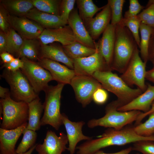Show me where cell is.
<instances>
[{
  "label": "cell",
  "mask_w": 154,
  "mask_h": 154,
  "mask_svg": "<svg viewBox=\"0 0 154 154\" xmlns=\"http://www.w3.org/2000/svg\"><path fill=\"white\" fill-rule=\"evenodd\" d=\"M139 31L141 39L139 48L140 56L143 61L147 63L148 60V50L151 37L154 33V29L142 23L140 24Z\"/></svg>",
  "instance_id": "cell-28"
},
{
  "label": "cell",
  "mask_w": 154,
  "mask_h": 154,
  "mask_svg": "<svg viewBox=\"0 0 154 154\" xmlns=\"http://www.w3.org/2000/svg\"><path fill=\"white\" fill-rule=\"evenodd\" d=\"M77 8L71 12L68 24L71 29L77 41L87 47L96 48V43L90 36L80 17Z\"/></svg>",
  "instance_id": "cell-15"
},
{
  "label": "cell",
  "mask_w": 154,
  "mask_h": 154,
  "mask_svg": "<svg viewBox=\"0 0 154 154\" xmlns=\"http://www.w3.org/2000/svg\"><path fill=\"white\" fill-rule=\"evenodd\" d=\"M108 94L107 91L102 88L97 89L94 92L92 100L96 104L102 105L105 103L108 99Z\"/></svg>",
  "instance_id": "cell-40"
},
{
  "label": "cell",
  "mask_w": 154,
  "mask_h": 154,
  "mask_svg": "<svg viewBox=\"0 0 154 154\" xmlns=\"http://www.w3.org/2000/svg\"><path fill=\"white\" fill-rule=\"evenodd\" d=\"M9 25L24 39L38 38L44 30L37 23L23 17L9 15Z\"/></svg>",
  "instance_id": "cell-13"
},
{
  "label": "cell",
  "mask_w": 154,
  "mask_h": 154,
  "mask_svg": "<svg viewBox=\"0 0 154 154\" xmlns=\"http://www.w3.org/2000/svg\"><path fill=\"white\" fill-rule=\"evenodd\" d=\"M137 16L141 23L154 29V4L146 8Z\"/></svg>",
  "instance_id": "cell-36"
},
{
  "label": "cell",
  "mask_w": 154,
  "mask_h": 154,
  "mask_svg": "<svg viewBox=\"0 0 154 154\" xmlns=\"http://www.w3.org/2000/svg\"><path fill=\"white\" fill-rule=\"evenodd\" d=\"M153 113H154V101L152 104L150 109L148 112L146 113L141 112L135 121L136 125L140 123L141 121L145 117Z\"/></svg>",
  "instance_id": "cell-45"
},
{
  "label": "cell",
  "mask_w": 154,
  "mask_h": 154,
  "mask_svg": "<svg viewBox=\"0 0 154 154\" xmlns=\"http://www.w3.org/2000/svg\"><path fill=\"white\" fill-rule=\"evenodd\" d=\"M146 90L128 104L117 109L120 112L138 110L146 113L150 109L154 101V85L147 84Z\"/></svg>",
  "instance_id": "cell-20"
},
{
  "label": "cell",
  "mask_w": 154,
  "mask_h": 154,
  "mask_svg": "<svg viewBox=\"0 0 154 154\" xmlns=\"http://www.w3.org/2000/svg\"><path fill=\"white\" fill-rule=\"evenodd\" d=\"M152 4H154V0H149L147 3V5H146L145 7L147 8Z\"/></svg>",
  "instance_id": "cell-51"
},
{
  "label": "cell",
  "mask_w": 154,
  "mask_h": 154,
  "mask_svg": "<svg viewBox=\"0 0 154 154\" xmlns=\"http://www.w3.org/2000/svg\"><path fill=\"white\" fill-rule=\"evenodd\" d=\"M76 2L75 0H63L61 1L60 15L64 21L68 22L70 15L74 9Z\"/></svg>",
  "instance_id": "cell-38"
},
{
  "label": "cell",
  "mask_w": 154,
  "mask_h": 154,
  "mask_svg": "<svg viewBox=\"0 0 154 154\" xmlns=\"http://www.w3.org/2000/svg\"><path fill=\"white\" fill-rule=\"evenodd\" d=\"M10 94L9 89L0 86V97L1 99L5 98Z\"/></svg>",
  "instance_id": "cell-49"
},
{
  "label": "cell",
  "mask_w": 154,
  "mask_h": 154,
  "mask_svg": "<svg viewBox=\"0 0 154 154\" xmlns=\"http://www.w3.org/2000/svg\"><path fill=\"white\" fill-rule=\"evenodd\" d=\"M3 120L1 128L10 130L17 128L27 122L28 120V103L13 100L10 94L1 99Z\"/></svg>",
  "instance_id": "cell-6"
},
{
  "label": "cell",
  "mask_w": 154,
  "mask_h": 154,
  "mask_svg": "<svg viewBox=\"0 0 154 154\" xmlns=\"http://www.w3.org/2000/svg\"><path fill=\"white\" fill-rule=\"evenodd\" d=\"M23 136L15 152L17 154L25 153L35 145L37 134L35 131L26 128L23 133Z\"/></svg>",
  "instance_id": "cell-32"
},
{
  "label": "cell",
  "mask_w": 154,
  "mask_h": 154,
  "mask_svg": "<svg viewBox=\"0 0 154 154\" xmlns=\"http://www.w3.org/2000/svg\"><path fill=\"white\" fill-rule=\"evenodd\" d=\"M125 0H108L111 11L112 25L116 26L119 23L123 17L122 16V9Z\"/></svg>",
  "instance_id": "cell-33"
},
{
  "label": "cell",
  "mask_w": 154,
  "mask_h": 154,
  "mask_svg": "<svg viewBox=\"0 0 154 154\" xmlns=\"http://www.w3.org/2000/svg\"><path fill=\"white\" fill-rule=\"evenodd\" d=\"M35 40L24 39L17 58L25 57L33 61H38L40 59V52L38 43Z\"/></svg>",
  "instance_id": "cell-29"
},
{
  "label": "cell",
  "mask_w": 154,
  "mask_h": 154,
  "mask_svg": "<svg viewBox=\"0 0 154 154\" xmlns=\"http://www.w3.org/2000/svg\"><path fill=\"white\" fill-rule=\"evenodd\" d=\"M68 142L67 135L60 133L58 136L55 132L48 130L42 144H37L35 149L38 154H62L67 149Z\"/></svg>",
  "instance_id": "cell-12"
},
{
  "label": "cell",
  "mask_w": 154,
  "mask_h": 154,
  "mask_svg": "<svg viewBox=\"0 0 154 154\" xmlns=\"http://www.w3.org/2000/svg\"></svg>",
  "instance_id": "cell-53"
},
{
  "label": "cell",
  "mask_w": 154,
  "mask_h": 154,
  "mask_svg": "<svg viewBox=\"0 0 154 154\" xmlns=\"http://www.w3.org/2000/svg\"><path fill=\"white\" fill-rule=\"evenodd\" d=\"M141 23L137 16L127 18L123 17L121 21L119 23L127 27L129 30L139 48L140 43L139 30Z\"/></svg>",
  "instance_id": "cell-34"
},
{
  "label": "cell",
  "mask_w": 154,
  "mask_h": 154,
  "mask_svg": "<svg viewBox=\"0 0 154 154\" xmlns=\"http://www.w3.org/2000/svg\"><path fill=\"white\" fill-rule=\"evenodd\" d=\"M39 58H46L60 62L69 68L74 69L73 60L67 56L62 47L59 46L42 45L40 48Z\"/></svg>",
  "instance_id": "cell-23"
},
{
  "label": "cell",
  "mask_w": 154,
  "mask_h": 154,
  "mask_svg": "<svg viewBox=\"0 0 154 154\" xmlns=\"http://www.w3.org/2000/svg\"><path fill=\"white\" fill-rule=\"evenodd\" d=\"M7 34L6 51L17 58L24 39L13 28L9 29Z\"/></svg>",
  "instance_id": "cell-30"
},
{
  "label": "cell",
  "mask_w": 154,
  "mask_h": 154,
  "mask_svg": "<svg viewBox=\"0 0 154 154\" xmlns=\"http://www.w3.org/2000/svg\"><path fill=\"white\" fill-rule=\"evenodd\" d=\"M146 64L140 56L137 47L126 69L120 76L129 86H135L143 92L147 87L145 82Z\"/></svg>",
  "instance_id": "cell-8"
},
{
  "label": "cell",
  "mask_w": 154,
  "mask_h": 154,
  "mask_svg": "<svg viewBox=\"0 0 154 154\" xmlns=\"http://www.w3.org/2000/svg\"><path fill=\"white\" fill-rule=\"evenodd\" d=\"M0 57L3 64L9 63L15 58L13 55L7 52L1 54Z\"/></svg>",
  "instance_id": "cell-46"
},
{
  "label": "cell",
  "mask_w": 154,
  "mask_h": 154,
  "mask_svg": "<svg viewBox=\"0 0 154 154\" xmlns=\"http://www.w3.org/2000/svg\"><path fill=\"white\" fill-rule=\"evenodd\" d=\"M132 150V147H129L114 153H106L103 151L100 150L93 154H129Z\"/></svg>",
  "instance_id": "cell-47"
},
{
  "label": "cell",
  "mask_w": 154,
  "mask_h": 154,
  "mask_svg": "<svg viewBox=\"0 0 154 154\" xmlns=\"http://www.w3.org/2000/svg\"><path fill=\"white\" fill-rule=\"evenodd\" d=\"M141 140L150 141V137L139 135L133 127L119 130L109 128L99 138L86 141L77 147V154H93L108 146L122 145Z\"/></svg>",
  "instance_id": "cell-1"
},
{
  "label": "cell",
  "mask_w": 154,
  "mask_h": 154,
  "mask_svg": "<svg viewBox=\"0 0 154 154\" xmlns=\"http://www.w3.org/2000/svg\"><path fill=\"white\" fill-rule=\"evenodd\" d=\"M149 116L145 122L133 127L134 131L139 135L147 137L154 135V113Z\"/></svg>",
  "instance_id": "cell-35"
},
{
  "label": "cell",
  "mask_w": 154,
  "mask_h": 154,
  "mask_svg": "<svg viewBox=\"0 0 154 154\" xmlns=\"http://www.w3.org/2000/svg\"><path fill=\"white\" fill-rule=\"evenodd\" d=\"M148 60L150 61L154 67V34L151 36L148 50Z\"/></svg>",
  "instance_id": "cell-43"
},
{
  "label": "cell",
  "mask_w": 154,
  "mask_h": 154,
  "mask_svg": "<svg viewBox=\"0 0 154 154\" xmlns=\"http://www.w3.org/2000/svg\"><path fill=\"white\" fill-rule=\"evenodd\" d=\"M38 38L43 45L58 42L64 46L77 41L68 25L56 28L44 29Z\"/></svg>",
  "instance_id": "cell-14"
},
{
  "label": "cell",
  "mask_w": 154,
  "mask_h": 154,
  "mask_svg": "<svg viewBox=\"0 0 154 154\" xmlns=\"http://www.w3.org/2000/svg\"><path fill=\"white\" fill-rule=\"evenodd\" d=\"M1 77L9 85L15 101L28 103L38 97L21 69L11 71L4 69Z\"/></svg>",
  "instance_id": "cell-7"
},
{
  "label": "cell",
  "mask_w": 154,
  "mask_h": 154,
  "mask_svg": "<svg viewBox=\"0 0 154 154\" xmlns=\"http://www.w3.org/2000/svg\"><path fill=\"white\" fill-rule=\"evenodd\" d=\"M137 47L138 46L129 30L119 23L116 25L114 46L110 66L111 70L123 73Z\"/></svg>",
  "instance_id": "cell-2"
},
{
  "label": "cell",
  "mask_w": 154,
  "mask_h": 154,
  "mask_svg": "<svg viewBox=\"0 0 154 154\" xmlns=\"http://www.w3.org/2000/svg\"><path fill=\"white\" fill-rule=\"evenodd\" d=\"M113 102L110 103L105 108V114L101 118L92 119L87 123L89 128L98 126L121 129L137 120L141 112L138 110L120 112Z\"/></svg>",
  "instance_id": "cell-5"
},
{
  "label": "cell",
  "mask_w": 154,
  "mask_h": 154,
  "mask_svg": "<svg viewBox=\"0 0 154 154\" xmlns=\"http://www.w3.org/2000/svg\"><path fill=\"white\" fill-rule=\"evenodd\" d=\"M96 49L90 56L73 60L76 75L92 76L96 71L111 70L97 47Z\"/></svg>",
  "instance_id": "cell-11"
},
{
  "label": "cell",
  "mask_w": 154,
  "mask_h": 154,
  "mask_svg": "<svg viewBox=\"0 0 154 154\" xmlns=\"http://www.w3.org/2000/svg\"><path fill=\"white\" fill-rule=\"evenodd\" d=\"M28 123L14 129L8 130L0 128V154H15V145Z\"/></svg>",
  "instance_id": "cell-19"
},
{
  "label": "cell",
  "mask_w": 154,
  "mask_h": 154,
  "mask_svg": "<svg viewBox=\"0 0 154 154\" xmlns=\"http://www.w3.org/2000/svg\"><path fill=\"white\" fill-rule=\"evenodd\" d=\"M28 122L27 128L35 131L41 126L40 117L44 110V106L39 97L28 103Z\"/></svg>",
  "instance_id": "cell-24"
},
{
  "label": "cell",
  "mask_w": 154,
  "mask_h": 154,
  "mask_svg": "<svg viewBox=\"0 0 154 154\" xmlns=\"http://www.w3.org/2000/svg\"><path fill=\"white\" fill-rule=\"evenodd\" d=\"M62 47L67 56L72 60L89 56L94 54L97 50L96 48L87 47L77 41L62 46Z\"/></svg>",
  "instance_id": "cell-26"
},
{
  "label": "cell",
  "mask_w": 154,
  "mask_h": 154,
  "mask_svg": "<svg viewBox=\"0 0 154 154\" xmlns=\"http://www.w3.org/2000/svg\"><path fill=\"white\" fill-rule=\"evenodd\" d=\"M37 62L48 70L51 74L53 80L58 83L70 84L72 79L76 75L74 70L50 59L40 58Z\"/></svg>",
  "instance_id": "cell-17"
},
{
  "label": "cell",
  "mask_w": 154,
  "mask_h": 154,
  "mask_svg": "<svg viewBox=\"0 0 154 154\" xmlns=\"http://www.w3.org/2000/svg\"><path fill=\"white\" fill-rule=\"evenodd\" d=\"M8 15L6 10L2 6L0 9V28L1 31L7 33L9 30L10 25L8 20Z\"/></svg>",
  "instance_id": "cell-41"
},
{
  "label": "cell",
  "mask_w": 154,
  "mask_h": 154,
  "mask_svg": "<svg viewBox=\"0 0 154 154\" xmlns=\"http://www.w3.org/2000/svg\"><path fill=\"white\" fill-rule=\"evenodd\" d=\"M70 84L74 90L76 100L83 108L91 102L95 91L102 88L100 82L90 76L75 75Z\"/></svg>",
  "instance_id": "cell-10"
},
{
  "label": "cell",
  "mask_w": 154,
  "mask_h": 154,
  "mask_svg": "<svg viewBox=\"0 0 154 154\" xmlns=\"http://www.w3.org/2000/svg\"><path fill=\"white\" fill-rule=\"evenodd\" d=\"M115 29L116 26L110 24L103 33L101 38L96 43L98 50L110 69L115 44Z\"/></svg>",
  "instance_id": "cell-21"
},
{
  "label": "cell",
  "mask_w": 154,
  "mask_h": 154,
  "mask_svg": "<svg viewBox=\"0 0 154 154\" xmlns=\"http://www.w3.org/2000/svg\"><path fill=\"white\" fill-rule=\"evenodd\" d=\"M62 119L68 140L69 145L67 150L70 154H74L76 145L78 142L82 140H91L93 137L85 136L83 134L82 129L85 123L84 121H72L63 113L62 114Z\"/></svg>",
  "instance_id": "cell-16"
},
{
  "label": "cell",
  "mask_w": 154,
  "mask_h": 154,
  "mask_svg": "<svg viewBox=\"0 0 154 154\" xmlns=\"http://www.w3.org/2000/svg\"><path fill=\"white\" fill-rule=\"evenodd\" d=\"M132 150L143 154H154V142L148 140H141L133 143Z\"/></svg>",
  "instance_id": "cell-37"
},
{
  "label": "cell",
  "mask_w": 154,
  "mask_h": 154,
  "mask_svg": "<svg viewBox=\"0 0 154 154\" xmlns=\"http://www.w3.org/2000/svg\"><path fill=\"white\" fill-rule=\"evenodd\" d=\"M23 61L18 58H15L11 62L6 64H3L1 68H5L8 71H15L21 69L23 66Z\"/></svg>",
  "instance_id": "cell-42"
},
{
  "label": "cell",
  "mask_w": 154,
  "mask_h": 154,
  "mask_svg": "<svg viewBox=\"0 0 154 154\" xmlns=\"http://www.w3.org/2000/svg\"><path fill=\"white\" fill-rule=\"evenodd\" d=\"M64 85L58 83L55 86H48L44 91L45 96L41 126L48 125L58 130L63 125L60 108L61 94Z\"/></svg>",
  "instance_id": "cell-4"
},
{
  "label": "cell",
  "mask_w": 154,
  "mask_h": 154,
  "mask_svg": "<svg viewBox=\"0 0 154 154\" xmlns=\"http://www.w3.org/2000/svg\"><path fill=\"white\" fill-rule=\"evenodd\" d=\"M145 7L140 4L138 0H130L129 9L125 12L123 17L127 18L137 16Z\"/></svg>",
  "instance_id": "cell-39"
},
{
  "label": "cell",
  "mask_w": 154,
  "mask_h": 154,
  "mask_svg": "<svg viewBox=\"0 0 154 154\" xmlns=\"http://www.w3.org/2000/svg\"><path fill=\"white\" fill-rule=\"evenodd\" d=\"M25 16L46 29L58 28L68 24V22L64 20L60 15L41 12L35 8L31 10Z\"/></svg>",
  "instance_id": "cell-22"
},
{
  "label": "cell",
  "mask_w": 154,
  "mask_h": 154,
  "mask_svg": "<svg viewBox=\"0 0 154 154\" xmlns=\"http://www.w3.org/2000/svg\"><path fill=\"white\" fill-rule=\"evenodd\" d=\"M111 14L108 3L104 6L102 10L85 26L92 38L98 39L104 32L111 20Z\"/></svg>",
  "instance_id": "cell-18"
},
{
  "label": "cell",
  "mask_w": 154,
  "mask_h": 154,
  "mask_svg": "<svg viewBox=\"0 0 154 154\" xmlns=\"http://www.w3.org/2000/svg\"><path fill=\"white\" fill-rule=\"evenodd\" d=\"M76 3L79 10V15L84 25L104 7V6L100 7H98L92 0H77Z\"/></svg>",
  "instance_id": "cell-27"
},
{
  "label": "cell",
  "mask_w": 154,
  "mask_h": 154,
  "mask_svg": "<svg viewBox=\"0 0 154 154\" xmlns=\"http://www.w3.org/2000/svg\"><path fill=\"white\" fill-rule=\"evenodd\" d=\"M7 34L2 31L0 32V54L6 52L7 46Z\"/></svg>",
  "instance_id": "cell-44"
},
{
  "label": "cell",
  "mask_w": 154,
  "mask_h": 154,
  "mask_svg": "<svg viewBox=\"0 0 154 154\" xmlns=\"http://www.w3.org/2000/svg\"><path fill=\"white\" fill-rule=\"evenodd\" d=\"M138 154V153H137V154Z\"/></svg>",
  "instance_id": "cell-52"
},
{
  "label": "cell",
  "mask_w": 154,
  "mask_h": 154,
  "mask_svg": "<svg viewBox=\"0 0 154 154\" xmlns=\"http://www.w3.org/2000/svg\"><path fill=\"white\" fill-rule=\"evenodd\" d=\"M37 9L41 12L60 15V1L57 0H32Z\"/></svg>",
  "instance_id": "cell-31"
},
{
  "label": "cell",
  "mask_w": 154,
  "mask_h": 154,
  "mask_svg": "<svg viewBox=\"0 0 154 154\" xmlns=\"http://www.w3.org/2000/svg\"><path fill=\"white\" fill-rule=\"evenodd\" d=\"M37 144H35L28 151L25 153L18 154H31L34 151L36 147V146ZM15 154H18L16 153Z\"/></svg>",
  "instance_id": "cell-50"
},
{
  "label": "cell",
  "mask_w": 154,
  "mask_h": 154,
  "mask_svg": "<svg viewBox=\"0 0 154 154\" xmlns=\"http://www.w3.org/2000/svg\"><path fill=\"white\" fill-rule=\"evenodd\" d=\"M1 2L6 10L17 16H26L35 7L32 0H5Z\"/></svg>",
  "instance_id": "cell-25"
},
{
  "label": "cell",
  "mask_w": 154,
  "mask_h": 154,
  "mask_svg": "<svg viewBox=\"0 0 154 154\" xmlns=\"http://www.w3.org/2000/svg\"><path fill=\"white\" fill-rule=\"evenodd\" d=\"M145 79L154 84V67L147 71Z\"/></svg>",
  "instance_id": "cell-48"
},
{
  "label": "cell",
  "mask_w": 154,
  "mask_h": 154,
  "mask_svg": "<svg viewBox=\"0 0 154 154\" xmlns=\"http://www.w3.org/2000/svg\"><path fill=\"white\" fill-rule=\"evenodd\" d=\"M24 63L21 70L25 76L35 92L38 94L44 91L48 86V83L53 80L50 72L38 62L25 57L21 58Z\"/></svg>",
  "instance_id": "cell-9"
},
{
  "label": "cell",
  "mask_w": 154,
  "mask_h": 154,
  "mask_svg": "<svg viewBox=\"0 0 154 154\" xmlns=\"http://www.w3.org/2000/svg\"><path fill=\"white\" fill-rule=\"evenodd\" d=\"M92 76L100 83L103 88L117 96V100L113 101L118 108L128 104L143 92L138 88L128 86L120 76L111 70L96 71Z\"/></svg>",
  "instance_id": "cell-3"
}]
</instances>
